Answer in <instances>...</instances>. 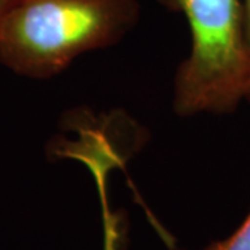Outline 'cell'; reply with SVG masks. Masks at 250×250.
Masks as SVG:
<instances>
[{"instance_id":"cell-2","label":"cell","mask_w":250,"mask_h":250,"mask_svg":"<svg viewBox=\"0 0 250 250\" xmlns=\"http://www.w3.org/2000/svg\"><path fill=\"white\" fill-rule=\"evenodd\" d=\"M160 1L185 16L192 36L190 54L175 77V113H232L245 100L248 78L242 0Z\"/></svg>"},{"instance_id":"cell-1","label":"cell","mask_w":250,"mask_h":250,"mask_svg":"<svg viewBox=\"0 0 250 250\" xmlns=\"http://www.w3.org/2000/svg\"><path fill=\"white\" fill-rule=\"evenodd\" d=\"M138 17L136 0H13L0 18V62L50 78L80 54L117 43Z\"/></svg>"},{"instance_id":"cell-3","label":"cell","mask_w":250,"mask_h":250,"mask_svg":"<svg viewBox=\"0 0 250 250\" xmlns=\"http://www.w3.org/2000/svg\"><path fill=\"white\" fill-rule=\"evenodd\" d=\"M188 250V249H174ZM199 250H250V213L235 232L221 241H215Z\"/></svg>"},{"instance_id":"cell-5","label":"cell","mask_w":250,"mask_h":250,"mask_svg":"<svg viewBox=\"0 0 250 250\" xmlns=\"http://www.w3.org/2000/svg\"><path fill=\"white\" fill-rule=\"evenodd\" d=\"M13 0H0V18L3 17L4 11L9 9V6L11 4Z\"/></svg>"},{"instance_id":"cell-4","label":"cell","mask_w":250,"mask_h":250,"mask_svg":"<svg viewBox=\"0 0 250 250\" xmlns=\"http://www.w3.org/2000/svg\"><path fill=\"white\" fill-rule=\"evenodd\" d=\"M242 9H243V39L246 49V62H248L245 100L250 103V0H242Z\"/></svg>"}]
</instances>
